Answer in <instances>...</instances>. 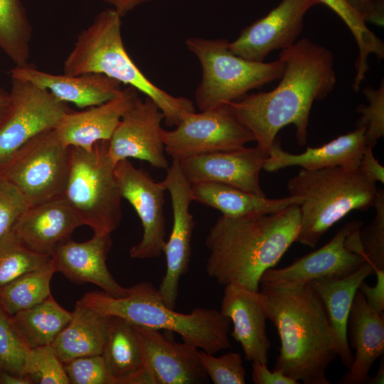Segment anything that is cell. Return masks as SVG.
I'll use <instances>...</instances> for the list:
<instances>
[{
    "label": "cell",
    "mask_w": 384,
    "mask_h": 384,
    "mask_svg": "<svg viewBox=\"0 0 384 384\" xmlns=\"http://www.w3.org/2000/svg\"><path fill=\"white\" fill-rule=\"evenodd\" d=\"M279 58L284 71L276 87L228 103L252 133L256 147L267 156L277 133L287 125L294 126L299 145L306 144L314 102L325 99L336 83L333 53L308 38L282 50Z\"/></svg>",
    "instance_id": "1"
},
{
    "label": "cell",
    "mask_w": 384,
    "mask_h": 384,
    "mask_svg": "<svg viewBox=\"0 0 384 384\" xmlns=\"http://www.w3.org/2000/svg\"><path fill=\"white\" fill-rule=\"evenodd\" d=\"M299 228L298 204L272 213L222 215L206 238V272L220 284L259 292L262 275L296 242Z\"/></svg>",
    "instance_id": "2"
},
{
    "label": "cell",
    "mask_w": 384,
    "mask_h": 384,
    "mask_svg": "<svg viewBox=\"0 0 384 384\" xmlns=\"http://www.w3.org/2000/svg\"><path fill=\"white\" fill-rule=\"evenodd\" d=\"M260 284L267 318L281 341L274 370L304 384H329L326 370L338 356V344L310 282Z\"/></svg>",
    "instance_id": "3"
},
{
    "label": "cell",
    "mask_w": 384,
    "mask_h": 384,
    "mask_svg": "<svg viewBox=\"0 0 384 384\" xmlns=\"http://www.w3.org/2000/svg\"><path fill=\"white\" fill-rule=\"evenodd\" d=\"M122 16L110 8L97 14L82 29L63 62V74L98 73L128 85L150 98L161 110L166 126H177L195 112L193 102L175 97L154 85L127 52L122 37Z\"/></svg>",
    "instance_id": "4"
},
{
    "label": "cell",
    "mask_w": 384,
    "mask_h": 384,
    "mask_svg": "<svg viewBox=\"0 0 384 384\" xmlns=\"http://www.w3.org/2000/svg\"><path fill=\"white\" fill-rule=\"evenodd\" d=\"M127 289L124 297L95 291L85 294L78 302L132 325L176 332L183 342L209 353L231 348L228 337L231 321L220 311L196 307L188 314L175 311L164 304L158 289L149 282Z\"/></svg>",
    "instance_id": "5"
},
{
    "label": "cell",
    "mask_w": 384,
    "mask_h": 384,
    "mask_svg": "<svg viewBox=\"0 0 384 384\" xmlns=\"http://www.w3.org/2000/svg\"><path fill=\"white\" fill-rule=\"evenodd\" d=\"M287 189L290 196L303 200L296 242L310 247H314L327 230L351 211L373 206L378 193L376 183L359 167L344 166L302 169L289 180Z\"/></svg>",
    "instance_id": "6"
},
{
    "label": "cell",
    "mask_w": 384,
    "mask_h": 384,
    "mask_svg": "<svg viewBox=\"0 0 384 384\" xmlns=\"http://www.w3.org/2000/svg\"><path fill=\"white\" fill-rule=\"evenodd\" d=\"M115 165L109 151V141L98 142L90 149L70 147L63 197L82 225L90 227L95 234H111L122 218V197Z\"/></svg>",
    "instance_id": "7"
},
{
    "label": "cell",
    "mask_w": 384,
    "mask_h": 384,
    "mask_svg": "<svg viewBox=\"0 0 384 384\" xmlns=\"http://www.w3.org/2000/svg\"><path fill=\"white\" fill-rule=\"evenodd\" d=\"M225 38L189 37L188 50L198 59L201 83L195 101L201 111L236 101L253 89L280 79L284 71L282 59L265 63L246 60L234 54Z\"/></svg>",
    "instance_id": "8"
},
{
    "label": "cell",
    "mask_w": 384,
    "mask_h": 384,
    "mask_svg": "<svg viewBox=\"0 0 384 384\" xmlns=\"http://www.w3.org/2000/svg\"><path fill=\"white\" fill-rule=\"evenodd\" d=\"M70 161V147L53 129L18 149L0 167V176L12 183L33 206L63 196Z\"/></svg>",
    "instance_id": "9"
},
{
    "label": "cell",
    "mask_w": 384,
    "mask_h": 384,
    "mask_svg": "<svg viewBox=\"0 0 384 384\" xmlns=\"http://www.w3.org/2000/svg\"><path fill=\"white\" fill-rule=\"evenodd\" d=\"M174 130L161 129L164 151L172 159L235 150L255 142L252 133L236 117L229 104L187 114Z\"/></svg>",
    "instance_id": "10"
},
{
    "label": "cell",
    "mask_w": 384,
    "mask_h": 384,
    "mask_svg": "<svg viewBox=\"0 0 384 384\" xmlns=\"http://www.w3.org/2000/svg\"><path fill=\"white\" fill-rule=\"evenodd\" d=\"M9 96L0 123V167L31 139L55 129L71 110L47 90L26 80L11 79Z\"/></svg>",
    "instance_id": "11"
},
{
    "label": "cell",
    "mask_w": 384,
    "mask_h": 384,
    "mask_svg": "<svg viewBox=\"0 0 384 384\" xmlns=\"http://www.w3.org/2000/svg\"><path fill=\"white\" fill-rule=\"evenodd\" d=\"M360 220L350 221L319 249L296 259L282 268H270L261 283L295 284L315 279L347 275L367 261L360 240Z\"/></svg>",
    "instance_id": "12"
},
{
    "label": "cell",
    "mask_w": 384,
    "mask_h": 384,
    "mask_svg": "<svg viewBox=\"0 0 384 384\" xmlns=\"http://www.w3.org/2000/svg\"><path fill=\"white\" fill-rule=\"evenodd\" d=\"M166 170V176L161 183L171 196L173 226L162 250L166 256V271L158 290L164 304L174 309L180 279L188 270L195 222L189 211L191 183L183 173L179 161L173 159Z\"/></svg>",
    "instance_id": "13"
},
{
    "label": "cell",
    "mask_w": 384,
    "mask_h": 384,
    "mask_svg": "<svg viewBox=\"0 0 384 384\" xmlns=\"http://www.w3.org/2000/svg\"><path fill=\"white\" fill-rule=\"evenodd\" d=\"M115 174L122 197L134 208L144 230L141 241L130 248L129 256L134 259L159 257L166 242L165 188L129 159L117 162Z\"/></svg>",
    "instance_id": "14"
},
{
    "label": "cell",
    "mask_w": 384,
    "mask_h": 384,
    "mask_svg": "<svg viewBox=\"0 0 384 384\" xmlns=\"http://www.w3.org/2000/svg\"><path fill=\"white\" fill-rule=\"evenodd\" d=\"M318 0H282L266 16L244 28L228 43L229 49L248 60L264 62L273 50L294 45L304 28V17Z\"/></svg>",
    "instance_id": "15"
},
{
    "label": "cell",
    "mask_w": 384,
    "mask_h": 384,
    "mask_svg": "<svg viewBox=\"0 0 384 384\" xmlns=\"http://www.w3.org/2000/svg\"><path fill=\"white\" fill-rule=\"evenodd\" d=\"M164 116L156 103L139 96L123 114L112 138L109 151L115 164L129 158L147 161L159 169H167L161 126Z\"/></svg>",
    "instance_id": "16"
},
{
    "label": "cell",
    "mask_w": 384,
    "mask_h": 384,
    "mask_svg": "<svg viewBox=\"0 0 384 384\" xmlns=\"http://www.w3.org/2000/svg\"><path fill=\"white\" fill-rule=\"evenodd\" d=\"M132 326L150 384H198L208 380L197 348L178 343L157 329Z\"/></svg>",
    "instance_id": "17"
},
{
    "label": "cell",
    "mask_w": 384,
    "mask_h": 384,
    "mask_svg": "<svg viewBox=\"0 0 384 384\" xmlns=\"http://www.w3.org/2000/svg\"><path fill=\"white\" fill-rule=\"evenodd\" d=\"M267 156L258 148H242L203 154L179 161L191 183L210 181L228 184L260 196H266L260 184V174Z\"/></svg>",
    "instance_id": "18"
},
{
    "label": "cell",
    "mask_w": 384,
    "mask_h": 384,
    "mask_svg": "<svg viewBox=\"0 0 384 384\" xmlns=\"http://www.w3.org/2000/svg\"><path fill=\"white\" fill-rule=\"evenodd\" d=\"M110 235L94 233L85 242H78L70 238L60 243L51 255L55 272H61L73 283H92L112 297L125 296L128 289L115 281L107 266L112 245Z\"/></svg>",
    "instance_id": "19"
},
{
    "label": "cell",
    "mask_w": 384,
    "mask_h": 384,
    "mask_svg": "<svg viewBox=\"0 0 384 384\" xmlns=\"http://www.w3.org/2000/svg\"><path fill=\"white\" fill-rule=\"evenodd\" d=\"M225 287L220 311L233 325L231 336L240 343L246 360L267 365L271 343L259 292L235 284Z\"/></svg>",
    "instance_id": "20"
},
{
    "label": "cell",
    "mask_w": 384,
    "mask_h": 384,
    "mask_svg": "<svg viewBox=\"0 0 384 384\" xmlns=\"http://www.w3.org/2000/svg\"><path fill=\"white\" fill-rule=\"evenodd\" d=\"M9 75L11 79L32 82L47 90L58 100L71 102L81 109L114 99L123 90L119 82L102 74L55 75L39 70L29 64L14 66Z\"/></svg>",
    "instance_id": "21"
},
{
    "label": "cell",
    "mask_w": 384,
    "mask_h": 384,
    "mask_svg": "<svg viewBox=\"0 0 384 384\" xmlns=\"http://www.w3.org/2000/svg\"><path fill=\"white\" fill-rule=\"evenodd\" d=\"M138 91L129 86L114 99L80 112H68L55 128L67 146L90 149L100 141H110L123 114L131 107Z\"/></svg>",
    "instance_id": "22"
},
{
    "label": "cell",
    "mask_w": 384,
    "mask_h": 384,
    "mask_svg": "<svg viewBox=\"0 0 384 384\" xmlns=\"http://www.w3.org/2000/svg\"><path fill=\"white\" fill-rule=\"evenodd\" d=\"M81 225L73 208L61 197L28 207L12 230L29 249L51 256L56 247L70 239Z\"/></svg>",
    "instance_id": "23"
},
{
    "label": "cell",
    "mask_w": 384,
    "mask_h": 384,
    "mask_svg": "<svg viewBox=\"0 0 384 384\" xmlns=\"http://www.w3.org/2000/svg\"><path fill=\"white\" fill-rule=\"evenodd\" d=\"M366 129L356 127L347 134L341 135L319 147H307L299 154L284 151L280 141L275 139L266 158L263 169L274 172L289 166L314 171L335 166L358 168L363 152L367 146Z\"/></svg>",
    "instance_id": "24"
},
{
    "label": "cell",
    "mask_w": 384,
    "mask_h": 384,
    "mask_svg": "<svg viewBox=\"0 0 384 384\" xmlns=\"http://www.w3.org/2000/svg\"><path fill=\"white\" fill-rule=\"evenodd\" d=\"M347 331L356 355L340 384L366 383L374 362L384 353V316L373 310L364 295L356 292L350 310Z\"/></svg>",
    "instance_id": "25"
},
{
    "label": "cell",
    "mask_w": 384,
    "mask_h": 384,
    "mask_svg": "<svg viewBox=\"0 0 384 384\" xmlns=\"http://www.w3.org/2000/svg\"><path fill=\"white\" fill-rule=\"evenodd\" d=\"M374 272L372 265L366 262L347 275L321 277L309 282L325 308L336 337L338 356L348 369L353 361L347 338L350 310L359 285Z\"/></svg>",
    "instance_id": "26"
},
{
    "label": "cell",
    "mask_w": 384,
    "mask_h": 384,
    "mask_svg": "<svg viewBox=\"0 0 384 384\" xmlns=\"http://www.w3.org/2000/svg\"><path fill=\"white\" fill-rule=\"evenodd\" d=\"M113 316L76 302L68 325L51 344L64 363L75 358L102 355Z\"/></svg>",
    "instance_id": "27"
},
{
    "label": "cell",
    "mask_w": 384,
    "mask_h": 384,
    "mask_svg": "<svg viewBox=\"0 0 384 384\" xmlns=\"http://www.w3.org/2000/svg\"><path fill=\"white\" fill-rule=\"evenodd\" d=\"M192 201L213 208L223 215L238 217L255 213H272L291 205H300L303 200L289 196L270 198L249 193L228 184L201 181L191 183Z\"/></svg>",
    "instance_id": "28"
},
{
    "label": "cell",
    "mask_w": 384,
    "mask_h": 384,
    "mask_svg": "<svg viewBox=\"0 0 384 384\" xmlns=\"http://www.w3.org/2000/svg\"><path fill=\"white\" fill-rule=\"evenodd\" d=\"M115 384H150L132 325L113 316L102 353Z\"/></svg>",
    "instance_id": "29"
},
{
    "label": "cell",
    "mask_w": 384,
    "mask_h": 384,
    "mask_svg": "<svg viewBox=\"0 0 384 384\" xmlns=\"http://www.w3.org/2000/svg\"><path fill=\"white\" fill-rule=\"evenodd\" d=\"M71 316L72 312L63 308L50 295L42 302L11 315V319L31 349L51 345Z\"/></svg>",
    "instance_id": "30"
},
{
    "label": "cell",
    "mask_w": 384,
    "mask_h": 384,
    "mask_svg": "<svg viewBox=\"0 0 384 384\" xmlns=\"http://www.w3.org/2000/svg\"><path fill=\"white\" fill-rule=\"evenodd\" d=\"M33 28L22 0H0V50L14 64H28Z\"/></svg>",
    "instance_id": "31"
},
{
    "label": "cell",
    "mask_w": 384,
    "mask_h": 384,
    "mask_svg": "<svg viewBox=\"0 0 384 384\" xmlns=\"http://www.w3.org/2000/svg\"><path fill=\"white\" fill-rule=\"evenodd\" d=\"M55 272L50 262L1 287L0 306L9 315H14L42 302L51 295L50 284Z\"/></svg>",
    "instance_id": "32"
},
{
    "label": "cell",
    "mask_w": 384,
    "mask_h": 384,
    "mask_svg": "<svg viewBox=\"0 0 384 384\" xmlns=\"http://www.w3.org/2000/svg\"><path fill=\"white\" fill-rule=\"evenodd\" d=\"M331 9L346 23L358 48V55L355 63L356 77L365 78L369 69L368 58L370 54L378 60L384 58V43L366 25L364 19L356 13L345 0H318Z\"/></svg>",
    "instance_id": "33"
},
{
    "label": "cell",
    "mask_w": 384,
    "mask_h": 384,
    "mask_svg": "<svg viewBox=\"0 0 384 384\" xmlns=\"http://www.w3.org/2000/svg\"><path fill=\"white\" fill-rule=\"evenodd\" d=\"M50 262L51 256L29 249L11 229L0 238V288Z\"/></svg>",
    "instance_id": "34"
},
{
    "label": "cell",
    "mask_w": 384,
    "mask_h": 384,
    "mask_svg": "<svg viewBox=\"0 0 384 384\" xmlns=\"http://www.w3.org/2000/svg\"><path fill=\"white\" fill-rule=\"evenodd\" d=\"M23 374L33 384H70L64 364L51 345L33 348L28 351Z\"/></svg>",
    "instance_id": "35"
},
{
    "label": "cell",
    "mask_w": 384,
    "mask_h": 384,
    "mask_svg": "<svg viewBox=\"0 0 384 384\" xmlns=\"http://www.w3.org/2000/svg\"><path fill=\"white\" fill-rule=\"evenodd\" d=\"M29 349L15 329L11 315L0 306V371L23 374Z\"/></svg>",
    "instance_id": "36"
},
{
    "label": "cell",
    "mask_w": 384,
    "mask_h": 384,
    "mask_svg": "<svg viewBox=\"0 0 384 384\" xmlns=\"http://www.w3.org/2000/svg\"><path fill=\"white\" fill-rule=\"evenodd\" d=\"M373 206L375 209L373 220L360 230L363 251L374 269L384 270V191L378 190Z\"/></svg>",
    "instance_id": "37"
},
{
    "label": "cell",
    "mask_w": 384,
    "mask_h": 384,
    "mask_svg": "<svg viewBox=\"0 0 384 384\" xmlns=\"http://www.w3.org/2000/svg\"><path fill=\"white\" fill-rule=\"evenodd\" d=\"M363 93L368 105H360L357 112L361 114L356 127L366 129L367 145L373 148L378 139L384 136V82L382 78L380 86L374 89L371 86L365 87Z\"/></svg>",
    "instance_id": "38"
},
{
    "label": "cell",
    "mask_w": 384,
    "mask_h": 384,
    "mask_svg": "<svg viewBox=\"0 0 384 384\" xmlns=\"http://www.w3.org/2000/svg\"><path fill=\"white\" fill-rule=\"evenodd\" d=\"M198 355L203 369L214 384L245 383L246 371L240 353L229 352L215 357L201 350Z\"/></svg>",
    "instance_id": "39"
},
{
    "label": "cell",
    "mask_w": 384,
    "mask_h": 384,
    "mask_svg": "<svg viewBox=\"0 0 384 384\" xmlns=\"http://www.w3.org/2000/svg\"><path fill=\"white\" fill-rule=\"evenodd\" d=\"M63 364L70 384H115L102 355L78 357Z\"/></svg>",
    "instance_id": "40"
},
{
    "label": "cell",
    "mask_w": 384,
    "mask_h": 384,
    "mask_svg": "<svg viewBox=\"0 0 384 384\" xmlns=\"http://www.w3.org/2000/svg\"><path fill=\"white\" fill-rule=\"evenodd\" d=\"M28 207L21 193L12 183L0 176V238L12 229Z\"/></svg>",
    "instance_id": "41"
},
{
    "label": "cell",
    "mask_w": 384,
    "mask_h": 384,
    "mask_svg": "<svg viewBox=\"0 0 384 384\" xmlns=\"http://www.w3.org/2000/svg\"><path fill=\"white\" fill-rule=\"evenodd\" d=\"M367 22L378 26L384 25V1L345 0Z\"/></svg>",
    "instance_id": "42"
},
{
    "label": "cell",
    "mask_w": 384,
    "mask_h": 384,
    "mask_svg": "<svg viewBox=\"0 0 384 384\" xmlns=\"http://www.w3.org/2000/svg\"><path fill=\"white\" fill-rule=\"evenodd\" d=\"M376 282L369 286L365 281L359 285L358 290L364 295L367 304L375 311L383 314L384 310V270H377Z\"/></svg>",
    "instance_id": "43"
},
{
    "label": "cell",
    "mask_w": 384,
    "mask_h": 384,
    "mask_svg": "<svg viewBox=\"0 0 384 384\" xmlns=\"http://www.w3.org/2000/svg\"><path fill=\"white\" fill-rule=\"evenodd\" d=\"M252 380L255 384H298L299 382L285 375L281 371H270L266 364L253 361Z\"/></svg>",
    "instance_id": "44"
},
{
    "label": "cell",
    "mask_w": 384,
    "mask_h": 384,
    "mask_svg": "<svg viewBox=\"0 0 384 384\" xmlns=\"http://www.w3.org/2000/svg\"><path fill=\"white\" fill-rule=\"evenodd\" d=\"M361 171L370 180L384 183V168L375 158L373 148L367 145L360 160Z\"/></svg>",
    "instance_id": "45"
},
{
    "label": "cell",
    "mask_w": 384,
    "mask_h": 384,
    "mask_svg": "<svg viewBox=\"0 0 384 384\" xmlns=\"http://www.w3.org/2000/svg\"><path fill=\"white\" fill-rule=\"evenodd\" d=\"M111 6L122 17L127 15L137 6L153 0H100Z\"/></svg>",
    "instance_id": "46"
},
{
    "label": "cell",
    "mask_w": 384,
    "mask_h": 384,
    "mask_svg": "<svg viewBox=\"0 0 384 384\" xmlns=\"http://www.w3.org/2000/svg\"><path fill=\"white\" fill-rule=\"evenodd\" d=\"M0 384H33L24 374L0 371Z\"/></svg>",
    "instance_id": "47"
},
{
    "label": "cell",
    "mask_w": 384,
    "mask_h": 384,
    "mask_svg": "<svg viewBox=\"0 0 384 384\" xmlns=\"http://www.w3.org/2000/svg\"><path fill=\"white\" fill-rule=\"evenodd\" d=\"M10 104L9 92L0 89V123L4 118Z\"/></svg>",
    "instance_id": "48"
},
{
    "label": "cell",
    "mask_w": 384,
    "mask_h": 384,
    "mask_svg": "<svg viewBox=\"0 0 384 384\" xmlns=\"http://www.w3.org/2000/svg\"><path fill=\"white\" fill-rule=\"evenodd\" d=\"M383 378H384V363H383V359H382V361H380V363L378 370L375 374V376H374L371 379L368 378L366 383H370V384H379V383L383 384Z\"/></svg>",
    "instance_id": "49"
},
{
    "label": "cell",
    "mask_w": 384,
    "mask_h": 384,
    "mask_svg": "<svg viewBox=\"0 0 384 384\" xmlns=\"http://www.w3.org/2000/svg\"><path fill=\"white\" fill-rule=\"evenodd\" d=\"M383 1H384V0H383Z\"/></svg>",
    "instance_id": "50"
}]
</instances>
